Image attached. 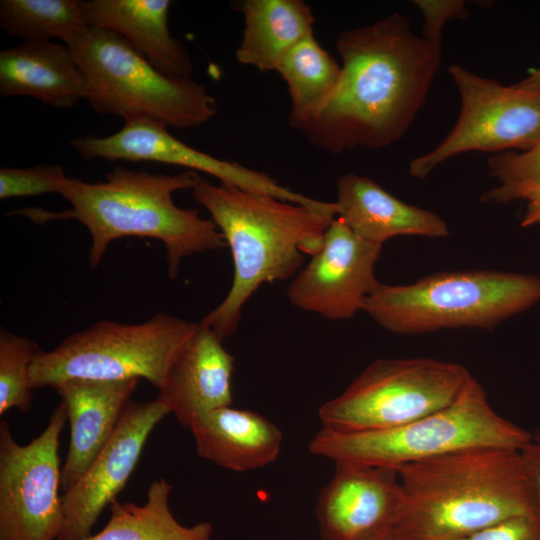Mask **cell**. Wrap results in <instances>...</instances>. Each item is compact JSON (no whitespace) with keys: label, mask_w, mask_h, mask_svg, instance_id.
Returning a JSON list of instances; mask_svg holds the SVG:
<instances>
[{"label":"cell","mask_w":540,"mask_h":540,"mask_svg":"<svg viewBox=\"0 0 540 540\" xmlns=\"http://www.w3.org/2000/svg\"><path fill=\"white\" fill-rule=\"evenodd\" d=\"M336 49L339 83L297 130L331 154L396 143L423 107L440 67L441 45L414 34L409 19L396 12L343 31Z\"/></svg>","instance_id":"6da1fadb"},{"label":"cell","mask_w":540,"mask_h":540,"mask_svg":"<svg viewBox=\"0 0 540 540\" xmlns=\"http://www.w3.org/2000/svg\"><path fill=\"white\" fill-rule=\"evenodd\" d=\"M197 175L194 171L154 174L116 166L104 181L89 183L68 177L60 194L71 204L70 209L50 212L26 208L10 214L24 215L38 223L79 221L91 236L88 259L92 268L100 264L113 240L129 236L158 239L167 249L169 277L175 279L185 257L227 245L212 220L173 201L176 191L194 187Z\"/></svg>","instance_id":"7a4b0ae2"},{"label":"cell","mask_w":540,"mask_h":540,"mask_svg":"<svg viewBox=\"0 0 540 540\" xmlns=\"http://www.w3.org/2000/svg\"><path fill=\"white\" fill-rule=\"evenodd\" d=\"M396 469L401 540H455L540 512L516 450L468 449Z\"/></svg>","instance_id":"3957f363"},{"label":"cell","mask_w":540,"mask_h":540,"mask_svg":"<svg viewBox=\"0 0 540 540\" xmlns=\"http://www.w3.org/2000/svg\"><path fill=\"white\" fill-rule=\"evenodd\" d=\"M191 195L209 212L232 253L231 288L201 321L224 340L236 331L243 306L261 285L289 279L304 254L320 249L332 220L267 194L214 185L199 174Z\"/></svg>","instance_id":"277c9868"},{"label":"cell","mask_w":540,"mask_h":540,"mask_svg":"<svg viewBox=\"0 0 540 540\" xmlns=\"http://www.w3.org/2000/svg\"><path fill=\"white\" fill-rule=\"evenodd\" d=\"M530 431L497 413L473 376L447 407L407 424L379 430L337 431L323 427L311 439V454L335 464L397 468L476 448L519 451Z\"/></svg>","instance_id":"5b68a950"},{"label":"cell","mask_w":540,"mask_h":540,"mask_svg":"<svg viewBox=\"0 0 540 540\" xmlns=\"http://www.w3.org/2000/svg\"><path fill=\"white\" fill-rule=\"evenodd\" d=\"M539 302V276L470 269L438 272L406 285L380 282L363 311L391 333L417 335L457 328L493 330Z\"/></svg>","instance_id":"8992f818"},{"label":"cell","mask_w":540,"mask_h":540,"mask_svg":"<svg viewBox=\"0 0 540 540\" xmlns=\"http://www.w3.org/2000/svg\"><path fill=\"white\" fill-rule=\"evenodd\" d=\"M68 47L86 78L85 100L101 114L191 128L217 113L203 84L165 76L112 31L88 26Z\"/></svg>","instance_id":"52a82bcc"},{"label":"cell","mask_w":540,"mask_h":540,"mask_svg":"<svg viewBox=\"0 0 540 540\" xmlns=\"http://www.w3.org/2000/svg\"><path fill=\"white\" fill-rule=\"evenodd\" d=\"M198 323L157 313L140 324L100 321L74 333L30 367L32 390L74 378L118 381L144 378L159 388Z\"/></svg>","instance_id":"ba28073f"},{"label":"cell","mask_w":540,"mask_h":540,"mask_svg":"<svg viewBox=\"0 0 540 540\" xmlns=\"http://www.w3.org/2000/svg\"><path fill=\"white\" fill-rule=\"evenodd\" d=\"M472 377L458 363L428 357L380 358L318 411L323 427L368 431L398 427L452 404Z\"/></svg>","instance_id":"9c48e42d"},{"label":"cell","mask_w":540,"mask_h":540,"mask_svg":"<svg viewBox=\"0 0 540 540\" xmlns=\"http://www.w3.org/2000/svg\"><path fill=\"white\" fill-rule=\"evenodd\" d=\"M448 72L460 97L459 117L435 148L411 161L414 178L461 153L526 151L540 142V91L504 86L456 64Z\"/></svg>","instance_id":"30bf717a"},{"label":"cell","mask_w":540,"mask_h":540,"mask_svg":"<svg viewBox=\"0 0 540 540\" xmlns=\"http://www.w3.org/2000/svg\"><path fill=\"white\" fill-rule=\"evenodd\" d=\"M66 420L61 402L26 445L0 422V540H58L64 523L58 450Z\"/></svg>","instance_id":"8fae6325"},{"label":"cell","mask_w":540,"mask_h":540,"mask_svg":"<svg viewBox=\"0 0 540 540\" xmlns=\"http://www.w3.org/2000/svg\"><path fill=\"white\" fill-rule=\"evenodd\" d=\"M84 159L102 158L118 161H153L207 173L220 183L267 194L305 206L323 216L332 205L309 198L286 188L267 174L242 166L237 162L218 159L183 143L171 135L167 127L147 119L124 122V126L107 137L87 135L69 141Z\"/></svg>","instance_id":"7c38bea8"},{"label":"cell","mask_w":540,"mask_h":540,"mask_svg":"<svg viewBox=\"0 0 540 540\" xmlns=\"http://www.w3.org/2000/svg\"><path fill=\"white\" fill-rule=\"evenodd\" d=\"M382 248L336 217L327 226L320 249L288 287L289 301L329 320L354 317L380 284L375 265Z\"/></svg>","instance_id":"4fadbf2b"},{"label":"cell","mask_w":540,"mask_h":540,"mask_svg":"<svg viewBox=\"0 0 540 540\" xmlns=\"http://www.w3.org/2000/svg\"><path fill=\"white\" fill-rule=\"evenodd\" d=\"M169 412L156 400L130 401L110 440L78 482L62 495L64 523L58 540H86L103 510L116 500L144 445Z\"/></svg>","instance_id":"5bb4252c"},{"label":"cell","mask_w":540,"mask_h":540,"mask_svg":"<svg viewBox=\"0 0 540 540\" xmlns=\"http://www.w3.org/2000/svg\"><path fill=\"white\" fill-rule=\"evenodd\" d=\"M335 466L316 503L321 540H365L394 527L403 501L397 469Z\"/></svg>","instance_id":"9a60e30c"},{"label":"cell","mask_w":540,"mask_h":540,"mask_svg":"<svg viewBox=\"0 0 540 540\" xmlns=\"http://www.w3.org/2000/svg\"><path fill=\"white\" fill-rule=\"evenodd\" d=\"M222 341L198 323L158 388L155 400L183 426L190 428L207 413L232 404L234 357Z\"/></svg>","instance_id":"2e32d148"},{"label":"cell","mask_w":540,"mask_h":540,"mask_svg":"<svg viewBox=\"0 0 540 540\" xmlns=\"http://www.w3.org/2000/svg\"><path fill=\"white\" fill-rule=\"evenodd\" d=\"M139 379L118 381L74 378L53 388L70 425V442L61 470V490H70L113 435Z\"/></svg>","instance_id":"e0dca14e"},{"label":"cell","mask_w":540,"mask_h":540,"mask_svg":"<svg viewBox=\"0 0 540 540\" xmlns=\"http://www.w3.org/2000/svg\"><path fill=\"white\" fill-rule=\"evenodd\" d=\"M168 0H84L86 23L125 39L154 68L174 79H193L187 49L168 26Z\"/></svg>","instance_id":"ac0fdd59"},{"label":"cell","mask_w":540,"mask_h":540,"mask_svg":"<svg viewBox=\"0 0 540 540\" xmlns=\"http://www.w3.org/2000/svg\"><path fill=\"white\" fill-rule=\"evenodd\" d=\"M335 204L337 218L359 237L380 245L397 236L449 235L448 225L436 213L407 204L368 177L355 173L339 178Z\"/></svg>","instance_id":"d6986e66"},{"label":"cell","mask_w":540,"mask_h":540,"mask_svg":"<svg viewBox=\"0 0 540 540\" xmlns=\"http://www.w3.org/2000/svg\"><path fill=\"white\" fill-rule=\"evenodd\" d=\"M84 73L67 45L22 43L0 52V95L29 96L59 109L86 97Z\"/></svg>","instance_id":"ffe728a7"},{"label":"cell","mask_w":540,"mask_h":540,"mask_svg":"<svg viewBox=\"0 0 540 540\" xmlns=\"http://www.w3.org/2000/svg\"><path fill=\"white\" fill-rule=\"evenodd\" d=\"M190 430L198 456L237 472L275 461L283 441L280 429L267 418L231 406L207 413Z\"/></svg>","instance_id":"44dd1931"},{"label":"cell","mask_w":540,"mask_h":540,"mask_svg":"<svg viewBox=\"0 0 540 540\" xmlns=\"http://www.w3.org/2000/svg\"><path fill=\"white\" fill-rule=\"evenodd\" d=\"M238 9L244 29L236 60L259 71H276L281 59L313 34L314 16L302 0H245Z\"/></svg>","instance_id":"7402d4cb"},{"label":"cell","mask_w":540,"mask_h":540,"mask_svg":"<svg viewBox=\"0 0 540 540\" xmlns=\"http://www.w3.org/2000/svg\"><path fill=\"white\" fill-rule=\"evenodd\" d=\"M172 489L160 478L149 485L143 505L114 500L107 524L86 540H211L210 523L184 526L176 520L169 507Z\"/></svg>","instance_id":"603a6c76"},{"label":"cell","mask_w":540,"mask_h":540,"mask_svg":"<svg viewBox=\"0 0 540 540\" xmlns=\"http://www.w3.org/2000/svg\"><path fill=\"white\" fill-rule=\"evenodd\" d=\"M341 65L309 35L279 62L276 72L288 87L289 125L296 129L327 102L341 77Z\"/></svg>","instance_id":"cb8c5ba5"},{"label":"cell","mask_w":540,"mask_h":540,"mask_svg":"<svg viewBox=\"0 0 540 540\" xmlns=\"http://www.w3.org/2000/svg\"><path fill=\"white\" fill-rule=\"evenodd\" d=\"M0 25L11 37L69 45L88 27L83 0H1Z\"/></svg>","instance_id":"d4e9b609"},{"label":"cell","mask_w":540,"mask_h":540,"mask_svg":"<svg viewBox=\"0 0 540 540\" xmlns=\"http://www.w3.org/2000/svg\"><path fill=\"white\" fill-rule=\"evenodd\" d=\"M41 351L27 337L0 329V414L16 408L28 412L32 408L30 367Z\"/></svg>","instance_id":"484cf974"},{"label":"cell","mask_w":540,"mask_h":540,"mask_svg":"<svg viewBox=\"0 0 540 540\" xmlns=\"http://www.w3.org/2000/svg\"><path fill=\"white\" fill-rule=\"evenodd\" d=\"M488 169L498 185L482 195L483 201L523 200L531 189L540 185V142L526 151H505L490 157Z\"/></svg>","instance_id":"4316f807"},{"label":"cell","mask_w":540,"mask_h":540,"mask_svg":"<svg viewBox=\"0 0 540 540\" xmlns=\"http://www.w3.org/2000/svg\"><path fill=\"white\" fill-rule=\"evenodd\" d=\"M67 176L61 165L43 163L33 167L0 169V199L61 193Z\"/></svg>","instance_id":"83f0119b"},{"label":"cell","mask_w":540,"mask_h":540,"mask_svg":"<svg viewBox=\"0 0 540 540\" xmlns=\"http://www.w3.org/2000/svg\"><path fill=\"white\" fill-rule=\"evenodd\" d=\"M415 5L423 15L421 36L429 42L440 44L444 25L453 18L465 19L468 10L461 0H417Z\"/></svg>","instance_id":"f1b7e54d"},{"label":"cell","mask_w":540,"mask_h":540,"mask_svg":"<svg viewBox=\"0 0 540 540\" xmlns=\"http://www.w3.org/2000/svg\"><path fill=\"white\" fill-rule=\"evenodd\" d=\"M455 540H540V512L515 516Z\"/></svg>","instance_id":"f546056e"},{"label":"cell","mask_w":540,"mask_h":540,"mask_svg":"<svg viewBox=\"0 0 540 540\" xmlns=\"http://www.w3.org/2000/svg\"><path fill=\"white\" fill-rule=\"evenodd\" d=\"M519 455L540 511V428L531 432Z\"/></svg>","instance_id":"4dcf8cb0"},{"label":"cell","mask_w":540,"mask_h":540,"mask_svg":"<svg viewBox=\"0 0 540 540\" xmlns=\"http://www.w3.org/2000/svg\"><path fill=\"white\" fill-rule=\"evenodd\" d=\"M526 207L521 220L522 227L540 224V185L531 189L523 198Z\"/></svg>","instance_id":"1f68e13d"},{"label":"cell","mask_w":540,"mask_h":540,"mask_svg":"<svg viewBox=\"0 0 540 540\" xmlns=\"http://www.w3.org/2000/svg\"><path fill=\"white\" fill-rule=\"evenodd\" d=\"M513 86L525 91H540V65Z\"/></svg>","instance_id":"d6a6232c"},{"label":"cell","mask_w":540,"mask_h":540,"mask_svg":"<svg viewBox=\"0 0 540 540\" xmlns=\"http://www.w3.org/2000/svg\"><path fill=\"white\" fill-rule=\"evenodd\" d=\"M365 540H401L394 527L384 530L376 535H373Z\"/></svg>","instance_id":"836d02e7"}]
</instances>
